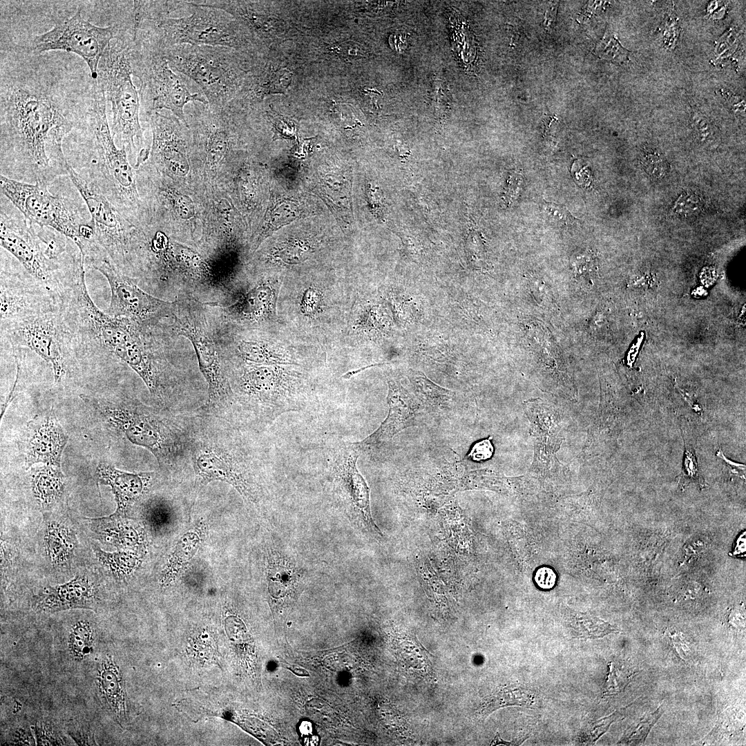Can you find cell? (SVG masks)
I'll use <instances>...</instances> for the list:
<instances>
[{"label":"cell","instance_id":"40","mask_svg":"<svg viewBox=\"0 0 746 746\" xmlns=\"http://www.w3.org/2000/svg\"><path fill=\"white\" fill-rule=\"evenodd\" d=\"M630 676L627 671L620 669L611 662L609 664L604 696H612L623 691L629 683Z\"/></svg>","mask_w":746,"mask_h":746},{"label":"cell","instance_id":"43","mask_svg":"<svg viewBox=\"0 0 746 746\" xmlns=\"http://www.w3.org/2000/svg\"><path fill=\"white\" fill-rule=\"evenodd\" d=\"M33 731L37 745H66L63 738L48 723H36L33 727Z\"/></svg>","mask_w":746,"mask_h":746},{"label":"cell","instance_id":"5","mask_svg":"<svg viewBox=\"0 0 746 746\" xmlns=\"http://www.w3.org/2000/svg\"><path fill=\"white\" fill-rule=\"evenodd\" d=\"M164 52L170 66L192 80L211 108H223L235 99L242 73L236 50L184 44Z\"/></svg>","mask_w":746,"mask_h":746},{"label":"cell","instance_id":"24","mask_svg":"<svg viewBox=\"0 0 746 746\" xmlns=\"http://www.w3.org/2000/svg\"><path fill=\"white\" fill-rule=\"evenodd\" d=\"M153 473H131L120 470L114 466L102 461L97 467V476L101 484L109 486L117 503L115 517L125 515L128 508L145 493Z\"/></svg>","mask_w":746,"mask_h":746},{"label":"cell","instance_id":"12","mask_svg":"<svg viewBox=\"0 0 746 746\" xmlns=\"http://www.w3.org/2000/svg\"><path fill=\"white\" fill-rule=\"evenodd\" d=\"M68 175L85 202L93 222L94 242L115 265L127 250L136 227L93 182L70 164Z\"/></svg>","mask_w":746,"mask_h":746},{"label":"cell","instance_id":"23","mask_svg":"<svg viewBox=\"0 0 746 746\" xmlns=\"http://www.w3.org/2000/svg\"><path fill=\"white\" fill-rule=\"evenodd\" d=\"M97 589L85 575H77L70 582L46 586L33 598L32 606L39 612L54 613L73 609H94Z\"/></svg>","mask_w":746,"mask_h":746},{"label":"cell","instance_id":"32","mask_svg":"<svg viewBox=\"0 0 746 746\" xmlns=\"http://www.w3.org/2000/svg\"><path fill=\"white\" fill-rule=\"evenodd\" d=\"M408 379L419 399L429 406L443 407L448 405L454 393L430 381L423 373L411 370Z\"/></svg>","mask_w":746,"mask_h":746},{"label":"cell","instance_id":"53","mask_svg":"<svg viewBox=\"0 0 746 746\" xmlns=\"http://www.w3.org/2000/svg\"><path fill=\"white\" fill-rule=\"evenodd\" d=\"M10 745H30L35 743L31 734L26 729H19L13 736Z\"/></svg>","mask_w":746,"mask_h":746},{"label":"cell","instance_id":"36","mask_svg":"<svg viewBox=\"0 0 746 746\" xmlns=\"http://www.w3.org/2000/svg\"><path fill=\"white\" fill-rule=\"evenodd\" d=\"M572 628L576 635L582 638H597L617 631L609 623L589 615L582 614L577 616Z\"/></svg>","mask_w":746,"mask_h":746},{"label":"cell","instance_id":"22","mask_svg":"<svg viewBox=\"0 0 746 746\" xmlns=\"http://www.w3.org/2000/svg\"><path fill=\"white\" fill-rule=\"evenodd\" d=\"M387 401L389 412L381 425L363 441L354 443L359 451L380 446L414 425L420 405L399 382L388 381Z\"/></svg>","mask_w":746,"mask_h":746},{"label":"cell","instance_id":"26","mask_svg":"<svg viewBox=\"0 0 746 746\" xmlns=\"http://www.w3.org/2000/svg\"><path fill=\"white\" fill-rule=\"evenodd\" d=\"M96 686L102 704L122 726L127 720L125 683L118 665L110 655L105 656L99 663Z\"/></svg>","mask_w":746,"mask_h":746},{"label":"cell","instance_id":"42","mask_svg":"<svg viewBox=\"0 0 746 746\" xmlns=\"http://www.w3.org/2000/svg\"><path fill=\"white\" fill-rule=\"evenodd\" d=\"M701 207L699 196L692 192L682 193L674 202L672 212L678 216H690L697 212Z\"/></svg>","mask_w":746,"mask_h":746},{"label":"cell","instance_id":"39","mask_svg":"<svg viewBox=\"0 0 746 746\" xmlns=\"http://www.w3.org/2000/svg\"><path fill=\"white\" fill-rule=\"evenodd\" d=\"M541 209L543 218L550 224L561 227H571L577 223V218L574 217L568 209L562 204L547 202L542 200Z\"/></svg>","mask_w":746,"mask_h":746},{"label":"cell","instance_id":"34","mask_svg":"<svg viewBox=\"0 0 746 746\" xmlns=\"http://www.w3.org/2000/svg\"><path fill=\"white\" fill-rule=\"evenodd\" d=\"M93 631L90 624L84 620L77 622L69 634L68 649L76 660L86 658L93 651Z\"/></svg>","mask_w":746,"mask_h":746},{"label":"cell","instance_id":"11","mask_svg":"<svg viewBox=\"0 0 746 746\" xmlns=\"http://www.w3.org/2000/svg\"><path fill=\"white\" fill-rule=\"evenodd\" d=\"M117 32L115 26L99 27L84 19L78 10L51 30L35 36L30 48L35 52L64 50L77 54L88 65L91 77H98L99 61Z\"/></svg>","mask_w":746,"mask_h":746},{"label":"cell","instance_id":"19","mask_svg":"<svg viewBox=\"0 0 746 746\" xmlns=\"http://www.w3.org/2000/svg\"><path fill=\"white\" fill-rule=\"evenodd\" d=\"M68 440V435L50 410L28 422L19 448L27 468L38 463L60 467Z\"/></svg>","mask_w":746,"mask_h":746},{"label":"cell","instance_id":"1","mask_svg":"<svg viewBox=\"0 0 746 746\" xmlns=\"http://www.w3.org/2000/svg\"><path fill=\"white\" fill-rule=\"evenodd\" d=\"M74 127L53 97L41 88L10 84L1 94V175L49 185L68 175L64 137Z\"/></svg>","mask_w":746,"mask_h":746},{"label":"cell","instance_id":"52","mask_svg":"<svg viewBox=\"0 0 746 746\" xmlns=\"http://www.w3.org/2000/svg\"><path fill=\"white\" fill-rule=\"evenodd\" d=\"M716 455L720 458L726 466L728 468L731 475L740 477L745 479V464L736 463L727 458L721 450H718L716 452Z\"/></svg>","mask_w":746,"mask_h":746},{"label":"cell","instance_id":"45","mask_svg":"<svg viewBox=\"0 0 746 746\" xmlns=\"http://www.w3.org/2000/svg\"><path fill=\"white\" fill-rule=\"evenodd\" d=\"M618 712L596 720L589 725L582 734V739L584 742L595 743L609 728L610 725L619 716Z\"/></svg>","mask_w":746,"mask_h":746},{"label":"cell","instance_id":"49","mask_svg":"<svg viewBox=\"0 0 746 746\" xmlns=\"http://www.w3.org/2000/svg\"><path fill=\"white\" fill-rule=\"evenodd\" d=\"M174 207L183 218H189L193 216V207L191 200L186 196L175 195L173 198Z\"/></svg>","mask_w":746,"mask_h":746},{"label":"cell","instance_id":"31","mask_svg":"<svg viewBox=\"0 0 746 746\" xmlns=\"http://www.w3.org/2000/svg\"><path fill=\"white\" fill-rule=\"evenodd\" d=\"M536 698L529 690L517 687H506L490 696L480 707L479 713L486 717L494 711L507 706L518 705L533 707Z\"/></svg>","mask_w":746,"mask_h":746},{"label":"cell","instance_id":"35","mask_svg":"<svg viewBox=\"0 0 746 746\" xmlns=\"http://www.w3.org/2000/svg\"><path fill=\"white\" fill-rule=\"evenodd\" d=\"M93 550L102 564L117 577L129 574L137 563V557L129 553L106 552L97 546H93Z\"/></svg>","mask_w":746,"mask_h":746},{"label":"cell","instance_id":"9","mask_svg":"<svg viewBox=\"0 0 746 746\" xmlns=\"http://www.w3.org/2000/svg\"><path fill=\"white\" fill-rule=\"evenodd\" d=\"M82 399L92 405L114 431L131 443L148 449L159 463L168 462L175 456L176 439L157 416L128 403L99 400L87 396Z\"/></svg>","mask_w":746,"mask_h":746},{"label":"cell","instance_id":"15","mask_svg":"<svg viewBox=\"0 0 746 746\" xmlns=\"http://www.w3.org/2000/svg\"><path fill=\"white\" fill-rule=\"evenodd\" d=\"M359 452L354 443L344 448L334 463V481L353 520L372 535L382 537L372 516L370 488L356 467Z\"/></svg>","mask_w":746,"mask_h":746},{"label":"cell","instance_id":"30","mask_svg":"<svg viewBox=\"0 0 746 746\" xmlns=\"http://www.w3.org/2000/svg\"><path fill=\"white\" fill-rule=\"evenodd\" d=\"M46 552L52 562L64 564L71 559L76 544L73 533L59 524H50L46 531Z\"/></svg>","mask_w":746,"mask_h":746},{"label":"cell","instance_id":"10","mask_svg":"<svg viewBox=\"0 0 746 746\" xmlns=\"http://www.w3.org/2000/svg\"><path fill=\"white\" fill-rule=\"evenodd\" d=\"M83 261L103 274L109 284L111 301L107 314L110 316L128 318L146 329L172 314L175 303L144 291L101 249L92 250Z\"/></svg>","mask_w":746,"mask_h":746},{"label":"cell","instance_id":"50","mask_svg":"<svg viewBox=\"0 0 746 746\" xmlns=\"http://www.w3.org/2000/svg\"><path fill=\"white\" fill-rule=\"evenodd\" d=\"M523 182V177L520 173H514L508 180L507 190L504 195L505 201L510 204L515 199Z\"/></svg>","mask_w":746,"mask_h":746},{"label":"cell","instance_id":"47","mask_svg":"<svg viewBox=\"0 0 746 746\" xmlns=\"http://www.w3.org/2000/svg\"><path fill=\"white\" fill-rule=\"evenodd\" d=\"M692 124L695 133L700 142H709L714 138V128L710 122L705 117L700 115H694Z\"/></svg>","mask_w":746,"mask_h":746},{"label":"cell","instance_id":"16","mask_svg":"<svg viewBox=\"0 0 746 746\" xmlns=\"http://www.w3.org/2000/svg\"><path fill=\"white\" fill-rule=\"evenodd\" d=\"M12 324L13 340L50 363L55 381H60L66 373L64 342L55 318L31 312L12 320Z\"/></svg>","mask_w":746,"mask_h":746},{"label":"cell","instance_id":"27","mask_svg":"<svg viewBox=\"0 0 746 746\" xmlns=\"http://www.w3.org/2000/svg\"><path fill=\"white\" fill-rule=\"evenodd\" d=\"M304 572L287 554L279 551L271 553L268 560L267 580L270 595L282 599L292 591Z\"/></svg>","mask_w":746,"mask_h":746},{"label":"cell","instance_id":"33","mask_svg":"<svg viewBox=\"0 0 746 746\" xmlns=\"http://www.w3.org/2000/svg\"><path fill=\"white\" fill-rule=\"evenodd\" d=\"M241 357L258 365H274L296 364L269 345L259 341H241L238 346Z\"/></svg>","mask_w":746,"mask_h":746},{"label":"cell","instance_id":"55","mask_svg":"<svg viewBox=\"0 0 746 746\" xmlns=\"http://www.w3.org/2000/svg\"><path fill=\"white\" fill-rule=\"evenodd\" d=\"M745 533H743L737 539L736 546L733 551V555L736 556H743L745 553Z\"/></svg>","mask_w":746,"mask_h":746},{"label":"cell","instance_id":"20","mask_svg":"<svg viewBox=\"0 0 746 746\" xmlns=\"http://www.w3.org/2000/svg\"><path fill=\"white\" fill-rule=\"evenodd\" d=\"M146 115L153 133L150 153L152 160L178 175H184L189 171V145L184 129V126H188L176 117L166 116L158 111Z\"/></svg>","mask_w":746,"mask_h":746},{"label":"cell","instance_id":"44","mask_svg":"<svg viewBox=\"0 0 746 746\" xmlns=\"http://www.w3.org/2000/svg\"><path fill=\"white\" fill-rule=\"evenodd\" d=\"M686 479L688 482L694 481L698 483L700 486H705V482L701 477L697 459L694 454V450L689 447V446L685 445V452L683 461V467L682 471V478Z\"/></svg>","mask_w":746,"mask_h":746},{"label":"cell","instance_id":"13","mask_svg":"<svg viewBox=\"0 0 746 746\" xmlns=\"http://www.w3.org/2000/svg\"><path fill=\"white\" fill-rule=\"evenodd\" d=\"M144 329L128 318L108 316L97 336L102 345L140 376L151 394H155L158 390L157 372L142 337Z\"/></svg>","mask_w":746,"mask_h":746},{"label":"cell","instance_id":"41","mask_svg":"<svg viewBox=\"0 0 746 746\" xmlns=\"http://www.w3.org/2000/svg\"><path fill=\"white\" fill-rule=\"evenodd\" d=\"M642 163L647 172L657 178H662L667 171V164L664 157L658 151L647 150L642 153Z\"/></svg>","mask_w":746,"mask_h":746},{"label":"cell","instance_id":"17","mask_svg":"<svg viewBox=\"0 0 746 746\" xmlns=\"http://www.w3.org/2000/svg\"><path fill=\"white\" fill-rule=\"evenodd\" d=\"M173 329L191 343L200 370L208 384L209 400L222 401L229 395L230 387L222 370L219 350L208 332L191 314H175Z\"/></svg>","mask_w":746,"mask_h":746},{"label":"cell","instance_id":"38","mask_svg":"<svg viewBox=\"0 0 746 746\" xmlns=\"http://www.w3.org/2000/svg\"><path fill=\"white\" fill-rule=\"evenodd\" d=\"M662 713L663 710L660 707L656 711L641 719L625 731L618 743L638 745L644 743L650 730Z\"/></svg>","mask_w":746,"mask_h":746},{"label":"cell","instance_id":"28","mask_svg":"<svg viewBox=\"0 0 746 746\" xmlns=\"http://www.w3.org/2000/svg\"><path fill=\"white\" fill-rule=\"evenodd\" d=\"M275 299L272 285L264 283L251 289L235 304L224 308V312L234 318L258 321L272 314Z\"/></svg>","mask_w":746,"mask_h":746},{"label":"cell","instance_id":"25","mask_svg":"<svg viewBox=\"0 0 746 746\" xmlns=\"http://www.w3.org/2000/svg\"><path fill=\"white\" fill-rule=\"evenodd\" d=\"M277 367L268 365H251L247 367L242 376L245 391L263 403L278 407L280 412L293 409L291 398L287 392Z\"/></svg>","mask_w":746,"mask_h":746},{"label":"cell","instance_id":"37","mask_svg":"<svg viewBox=\"0 0 746 746\" xmlns=\"http://www.w3.org/2000/svg\"><path fill=\"white\" fill-rule=\"evenodd\" d=\"M629 52L621 45L615 35L609 31L605 32L593 50V53L600 58L618 64L627 62Z\"/></svg>","mask_w":746,"mask_h":746},{"label":"cell","instance_id":"29","mask_svg":"<svg viewBox=\"0 0 746 746\" xmlns=\"http://www.w3.org/2000/svg\"><path fill=\"white\" fill-rule=\"evenodd\" d=\"M32 491L43 506L51 505L62 495L64 476L60 467L44 464L33 470Z\"/></svg>","mask_w":746,"mask_h":746},{"label":"cell","instance_id":"18","mask_svg":"<svg viewBox=\"0 0 746 746\" xmlns=\"http://www.w3.org/2000/svg\"><path fill=\"white\" fill-rule=\"evenodd\" d=\"M318 202V198L300 191L297 186H287L282 191L271 189L264 219L252 245L254 250L285 227L302 218L324 214L325 210Z\"/></svg>","mask_w":746,"mask_h":746},{"label":"cell","instance_id":"48","mask_svg":"<svg viewBox=\"0 0 746 746\" xmlns=\"http://www.w3.org/2000/svg\"><path fill=\"white\" fill-rule=\"evenodd\" d=\"M489 439H486L476 443L470 452L468 457L475 461L486 460L491 457L493 453V446Z\"/></svg>","mask_w":746,"mask_h":746},{"label":"cell","instance_id":"14","mask_svg":"<svg viewBox=\"0 0 746 746\" xmlns=\"http://www.w3.org/2000/svg\"><path fill=\"white\" fill-rule=\"evenodd\" d=\"M300 181L306 192L320 199L343 231L352 225V169L343 166H314L302 169Z\"/></svg>","mask_w":746,"mask_h":746},{"label":"cell","instance_id":"3","mask_svg":"<svg viewBox=\"0 0 746 746\" xmlns=\"http://www.w3.org/2000/svg\"><path fill=\"white\" fill-rule=\"evenodd\" d=\"M130 59L133 74L140 81L138 92L146 114L167 109L189 128L184 111L186 104L208 102L200 92H191L187 77L170 66L164 49L135 37L130 47Z\"/></svg>","mask_w":746,"mask_h":746},{"label":"cell","instance_id":"7","mask_svg":"<svg viewBox=\"0 0 746 746\" xmlns=\"http://www.w3.org/2000/svg\"><path fill=\"white\" fill-rule=\"evenodd\" d=\"M130 47L131 44L117 40L111 41L99 61L96 79L111 105L113 138L125 147L126 152L133 151L135 142H142L140 97L131 79Z\"/></svg>","mask_w":746,"mask_h":746},{"label":"cell","instance_id":"54","mask_svg":"<svg viewBox=\"0 0 746 746\" xmlns=\"http://www.w3.org/2000/svg\"><path fill=\"white\" fill-rule=\"evenodd\" d=\"M68 734L78 745H95L93 738H90L91 736L84 730L69 731Z\"/></svg>","mask_w":746,"mask_h":746},{"label":"cell","instance_id":"51","mask_svg":"<svg viewBox=\"0 0 746 746\" xmlns=\"http://www.w3.org/2000/svg\"><path fill=\"white\" fill-rule=\"evenodd\" d=\"M535 579L539 587L550 589L555 584L556 577L552 570L542 568L537 571Z\"/></svg>","mask_w":746,"mask_h":746},{"label":"cell","instance_id":"4","mask_svg":"<svg viewBox=\"0 0 746 746\" xmlns=\"http://www.w3.org/2000/svg\"><path fill=\"white\" fill-rule=\"evenodd\" d=\"M179 17L135 19V29L163 49L180 44L222 46L238 50L245 44L236 19L228 12L198 6Z\"/></svg>","mask_w":746,"mask_h":746},{"label":"cell","instance_id":"21","mask_svg":"<svg viewBox=\"0 0 746 746\" xmlns=\"http://www.w3.org/2000/svg\"><path fill=\"white\" fill-rule=\"evenodd\" d=\"M195 472L201 481L218 480L233 486L242 497L257 501L255 488L236 459L227 452L211 445H204L193 453Z\"/></svg>","mask_w":746,"mask_h":746},{"label":"cell","instance_id":"6","mask_svg":"<svg viewBox=\"0 0 746 746\" xmlns=\"http://www.w3.org/2000/svg\"><path fill=\"white\" fill-rule=\"evenodd\" d=\"M42 183L30 184L0 175L1 193L30 222L51 228L73 241L79 252L95 238L90 218H85L64 197L52 195Z\"/></svg>","mask_w":746,"mask_h":746},{"label":"cell","instance_id":"46","mask_svg":"<svg viewBox=\"0 0 746 746\" xmlns=\"http://www.w3.org/2000/svg\"><path fill=\"white\" fill-rule=\"evenodd\" d=\"M365 186L366 196L372 214L382 218L385 210L382 190L374 183L367 182Z\"/></svg>","mask_w":746,"mask_h":746},{"label":"cell","instance_id":"2","mask_svg":"<svg viewBox=\"0 0 746 746\" xmlns=\"http://www.w3.org/2000/svg\"><path fill=\"white\" fill-rule=\"evenodd\" d=\"M94 81L88 119L97 157L87 180L123 213L124 208L136 209L140 205L136 178L125 147L119 149L114 141L106 117L105 95Z\"/></svg>","mask_w":746,"mask_h":746},{"label":"cell","instance_id":"8","mask_svg":"<svg viewBox=\"0 0 746 746\" xmlns=\"http://www.w3.org/2000/svg\"><path fill=\"white\" fill-rule=\"evenodd\" d=\"M67 237L28 221L21 213L8 214L1 205V246L10 252L36 280L49 283L59 269L57 256L64 250Z\"/></svg>","mask_w":746,"mask_h":746}]
</instances>
